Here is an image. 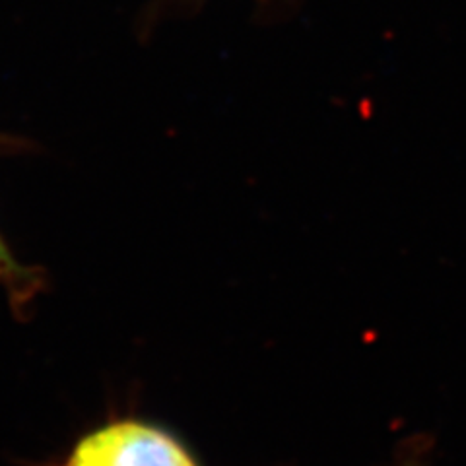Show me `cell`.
Instances as JSON below:
<instances>
[{"instance_id": "cell-1", "label": "cell", "mask_w": 466, "mask_h": 466, "mask_svg": "<svg viewBox=\"0 0 466 466\" xmlns=\"http://www.w3.org/2000/svg\"><path fill=\"white\" fill-rule=\"evenodd\" d=\"M65 466H197V462L169 433L140 421H115L80 440Z\"/></svg>"}, {"instance_id": "cell-2", "label": "cell", "mask_w": 466, "mask_h": 466, "mask_svg": "<svg viewBox=\"0 0 466 466\" xmlns=\"http://www.w3.org/2000/svg\"><path fill=\"white\" fill-rule=\"evenodd\" d=\"M0 284H5L10 294L20 299L32 296L34 286L37 284L34 272L14 258L3 236H0Z\"/></svg>"}, {"instance_id": "cell-3", "label": "cell", "mask_w": 466, "mask_h": 466, "mask_svg": "<svg viewBox=\"0 0 466 466\" xmlns=\"http://www.w3.org/2000/svg\"><path fill=\"white\" fill-rule=\"evenodd\" d=\"M395 466H428L426 462V449L418 445L410 451H406V455H402V459L395 464Z\"/></svg>"}]
</instances>
